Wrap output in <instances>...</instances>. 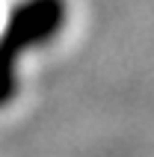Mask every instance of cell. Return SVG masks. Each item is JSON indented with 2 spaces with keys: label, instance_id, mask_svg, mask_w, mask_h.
<instances>
[{
  "label": "cell",
  "instance_id": "cell-1",
  "mask_svg": "<svg viewBox=\"0 0 154 157\" xmlns=\"http://www.w3.org/2000/svg\"><path fill=\"white\" fill-rule=\"evenodd\" d=\"M65 18V0H21L18 6H12L0 33V107H6L18 95L21 56L53 42L62 33Z\"/></svg>",
  "mask_w": 154,
  "mask_h": 157
}]
</instances>
